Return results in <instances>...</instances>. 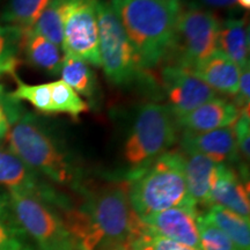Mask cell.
I'll list each match as a JSON object with an SVG mask.
<instances>
[{
	"label": "cell",
	"mask_w": 250,
	"mask_h": 250,
	"mask_svg": "<svg viewBox=\"0 0 250 250\" xmlns=\"http://www.w3.org/2000/svg\"><path fill=\"white\" fill-rule=\"evenodd\" d=\"M64 223L80 250L126 246L138 215L131 208L127 184H110L87 193L78 208L64 211Z\"/></svg>",
	"instance_id": "1"
},
{
	"label": "cell",
	"mask_w": 250,
	"mask_h": 250,
	"mask_svg": "<svg viewBox=\"0 0 250 250\" xmlns=\"http://www.w3.org/2000/svg\"><path fill=\"white\" fill-rule=\"evenodd\" d=\"M136 51L140 70L166 61L182 11L181 0H110Z\"/></svg>",
	"instance_id": "2"
},
{
	"label": "cell",
	"mask_w": 250,
	"mask_h": 250,
	"mask_svg": "<svg viewBox=\"0 0 250 250\" xmlns=\"http://www.w3.org/2000/svg\"><path fill=\"white\" fill-rule=\"evenodd\" d=\"M126 184L131 208L140 219L176 206L197 208L188 192L186 158L180 149H169L132 171Z\"/></svg>",
	"instance_id": "3"
},
{
	"label": "cell",
	"mask_w": 250,
	"mask_h": 250,
	"mask_svg": "<svg viewBox=\"0 0 250 250\" xmlns=\"http://www.w3.org/2000/svg\"><path fill=\"white\" fill-rule=\"evenodd\" d=\"M6 138L9 152L31 170L40 171L62 186L80 189L79 166L34 116L22 112L11 125Z\"/></svg>",
	"instance_id": "4"
},
{
	"label": "cell",
	"mask_w": 250,
	"mask_h": 250,
	"mask_svg": "<svg viewBox=\"0 0 250 250\" xmlns=\"http://www.w3.org/2000/svg\"><path fill=\"white\" fill-rule=\"evenodd\" d=\"M176 118L168 105L147 103L139 109L124 145V159L132 171L164 154L177 139Z\"/></svg>",
	"instance_id": "5"
},
{
	"label": "cell",
	"mask_w": 250,
	"mask_h": 250,
	"mask_svg": "<svg viewBox=\"0 0 250 250\" xmlns=\"http://www.w3.org/2000/svg\"><path fill=\"white\" fill-rule=\"evenodd\" d=\"M220 22L214 14L198 6L182 7L173 43L166 61L191 71L218 50Z\"/></svg>",
	"instance_id": "6"
},
{
	"label": "cell",
	"mask_w": 250,
	"mask_h": 250,
	"mask_svg": "<svg viewBox=\"0 0 250 250\" xmlns=\"http://www.w3.org/2000/svg\"><path fill=\"white\" fill-rule=\"evenodd\" d=\"M9 208L18 224L40 250H80L64 220L35 195L9 190Z\"/></svg>",
	"instance_id": "7"
},
{
	"label": "cell",
	"mask_w": 250,
	"mask_h": 250,
	"mask_svg": "<svg viewBox=\"0 0 250 250\" xmlns=\"http://www.w3.org/2000/svg\"><path fill=\"white\" fill-rule=\"evenodd\" d=\"M99 48L105 77L117 86L129 85L142 72L136 51L110 2L98 0Z\"/></svg>",
	"instance_id": "8"
},
{
	"label": "cell",
	"mask_w": 250,
	"mask_h": 250,
	"mask_svg": "<svg viewBox=\"0 0 250 250\" xmlns=\"http://www.w3.org/2000/svg\"><path fill=\"white\" fill-rule=\"evenodd\" d=\"M98 0H62V45L66 55L101 66L99 48Z\"/></svg>",
	"instance_id": "9"
},
{
	"label": "cell",
	"mask_w": 250,
	"mask_h": 250,
	"mask_svg": "<svg viewBox=\"0 0 250 250\" xmlns=\"http://www.w3.org/2000/svg\"><path fill=\"white\" fill-rule=\"evenodd\" d=\"M162 86L167 94L168 108L175 118L217 98V93L187 68L166 65L161 72Z\"/></svg>",
	"instance_id": "10"
},
{
	"label": "cell",
	"mask_w": 250,
	"mask_h": 250,
	"mask_svg": "<svg viewBox=\"0 0 250 250\" xmlns=\"http://www.w3.org/2000/svg\"><path fill=\"white\" fill-rule=\"evenodd\" d=\"M198 214V208L195 206H176L139 219L159 235L201 250L197 227Z\"/></svg>",
	"instance_id": "11"
},
{
	"label": "cell",
	"mask_w": 250,
	"mask_h": 250,
	"mask_svg": "<svg viewBox=\"0 0 250 250\" xmlns=\"http://www.w3.org/2000/svg\"><path fill=\"white\" fill-rule=\"evenodd\" d=\"M0 184L8 190L29 192L48 203L57 205L62 211L70 208V203L59 196L51 188L37 180L34 171L27 167L13 153L0 149Z\"/></svg>",
	"instance_id": "12"
},
{
	"label": "cell",
	"mask_w": 250,
	"mask_h": 250,
	"mask_svg": "<svg viewBox=\"0 0 250 250\" xmlns=\"http://www.w3.org/2000/svg\"><path fill=\"white\" fill-rule=\"evenodd\" d=\"M181 146L184 153H199L217 164L228 165L239 161L240 154L233 125L206 132H184Z\"/></svg>",
	"instance_id": "13"
},
{
	"label": "cell",
	"mask_w": 250,
	"mask_h": 250,
	"mask_svg": "<svg viewBox=\"0 0 250 250\" xmlns=\"http://www.w3.org/2000/svg\"><path fill=\"white\" fill-rule=\"evenodd\" d=\"M212 205H219L234 213L250 219L248 182L227 164H218L211 189Z\"/></svg>",
	"instance_id": "14"
},
{
	"label": "cell",
	"mask_w": 250,
	"mask_h": 250,
	"mask_svg": "<svg viewBox=\"0 0 250 250\" xmlns=\"http://www.w3.org/2000/svg\"><path fill=\"white\" fill-rule=\"evenodd\" d=\"M240 115L241 110L233 102L215 98L176 118V123L184 132H206L232 126Z\"/></svg>",
	"instance_id": "15"
},
{
	"label": "cell",
	"mask_w": 250,
	"mask_h": 250,
	"mask_svg": "<svg viewBox=\"0 0 250 250\" xmlns=\"http://www.w3.org/2000/svg\"><path fill=\"white\" fill-rule=\"evenodd\" d=\"M190 72L210 86L214 92L218 90L219 93L229 96H235L237 93L241 70L219 49Z\"/></svg>",
	"instance_id": "16"
},
{
	"label": "cell",
	"mask_w": 250,
	"mask_h": 250,
	"mask_svg": "<svg viewBox=\"0 0 250 250\" xmlns=\"http://www.w3.org/2000/svg\"><path fill=\"white\" fill-rule=\"evenodd\" d=\"M184 158H186V182L190 198L197 205V208L201 205L208 208L212 206V180L218 164L199 153H184Z\"/></svg>",
	"instance_id": "17"
},
{
	"label": "cell",
	"mask_w": 250,
	"mask_h": 250,
	"mask_svg": "<svg viewBox=\"0 0 250 250\" xmlns=\"http://www.w3.org/2000/svg\"><path fill=\"white\" fill-rule=\"evenodd\" d=\"M218 49L240 70L249 66V27L243 19H229L221 24Z\"/></svg>",
	"instance_id": "18"
},
{
	"label": "cell",
	"mask_w": 250,
	"mask_h": 250,
	"mask_svg": "<svg viewBox=\"0 0 250 250\" xmlns=\"http://www.w3.org/2000/svg\"><path fill=\"white\" fill-rule=\"evenodd\" d=\"M21 48L31 65L56 76L61 72L62 56L59 46L35 31L23 33Z\"/></svg>",
	"instance_id": "19"
},
{
	"label": "cell",
	"mask_w": 250,
	"mask_h": 250,
	"mask_svg": "<svg viewBox=\"0 0 250 250\" xmlns=\"http://www.w3.org/2000/svg\"><path fill=\"white\" fill-rule=\"evenodd\" d=\"M210 223L223 230L240 250H250V219L219 205H212L202 213Z\"/></svg>",
	"instance_id": "20"
},
{
	"label": "cell",
	"mask_w": 250,
	"mask_h": 250,
	"mask_svg": "<svg viewBox=\"0 0 250 250\" xmlns=\"http://www.w3.org/2000/svg\"><path fill=\"white\" fill-rule=\"evenodd\" d=\"M62 80L78 94L88 99L95 98L98 93V80L89 64L71 55H64L61 67Z\"/></svg>",
	"instance_id": "21"
},
{
	"label": "cell",
	"mask_w": 250,
	"mask_h": 250,
	"mask_svg": "<svg viewBox=\"0 0 250 250\" xmlns=\"http://www.w3.org/2000/svg\"><path fill=\"white\" fill-rule=\"evenodd\" d=\"M52 0H8L1 19L7 26L18 28L22 33L35 26L44 9Z\"/></svg>",
	"instance_id": "22"
},
{
	"label": "cell",
	"mask_w": 250,
	"mask_h": 250,
	"mask_svg": "<svg viewBox=\"0 0 250 250\" xmlns=\"http://www.w3.org/2000/svg\"><path fill=\"white\" fill-rule=\"evenodd\" d=\"M129 250H196L164 237L146 226L137 218L126 242Z\"/></svg>",
	"instance_id": "23"
},
{
	"label": "cell",
	"mask_w": 250,
	"mask_h": 250,
	"mask_svg": "<svg viewBox=\"0 0 250 250\" xmlns=\"http://www.w3.org/2000/svg\"><path fill=\"white\" fill-rule=\"evenodd\" d=\"M54 114H66L74 120L89 110V105L62 80L49 83Z\"/></svg>",
	"instance_id": "24"
},
{
	"label": "cell",
	"mask_w": 250,
	"mask_h": 250,
	"mask_svg": "<svg viewBox=\"0 0 250 250\" xmlns=\"http://www.w3.org/2000/svg\"><path fill=\"white\" fill-rule=\"evenodd\" d=\"M22 35L23 33L18 28L0 24V78L15 74Z\"/></svg>",
	"instance_id": "25"
},
{
	"label": "cell",
	"mask_w": 250,
	"mask_h": 250,
	"mask_svg": "<svg viewBox=\"0 0 250 250\" xmlns=\"http://www.w3.org/2000/svg\"><path fill=\"white\" fill-rule=\"evenodd\" d=\"M17 88L13 92L8 93L9 98L14 101H27L29 102L36 110L43 114H54L51 102V92L49 83H40V85H28L21 81L14 74Z\"/></svg>",
	"instance_id": "26"
},
{
	"label": "cell",
	"mask_w": 250,
	"mask_h": 250,
	"mask_svg": "<svg viewBox=\"0 0 250 250\" xmlns=\"http://www.w3.org/2000/svg\"><path fill=\"white\" fill-rule=\"evenodd\" d=\"M31 30L45 37L50 42L61 48L62 45V36H64L62 0H52Z\"/></svg>",
	"instance_id": "27"
},
{
	"label": "cell",
	"mask_w": 250,
	"mask_h": 250,
	"mask_svg": "<svg viewBox=\"0 0 250 250\" xmlns=\"http://www.w3.org/2000/svg\"><path fill=\"white\" fill-rule=\"evenodd\" d=\"M201 250H240L223 230L215 227L203 214L197 217Z\"/></svg>",
	"instance_id": "28"
},
{
	"label": "cell",
	"mask_w": 250,
	"mask_h": 250,
	"mask_svg": "<svg viewBox=\"0 0 250 250\" xmlns=\"http://www.w3.org/2000/svg\"><path fill=\"white\" fill-rule=\"evenodd\" d=\"M22 109L18 101L9 98L0 86V140L7 137L11 125L22 114Z\"/></svg>",
	"instance_id": "29"
},
{
	"label": "cell",
	"mask_w": 250,
	"mask_h": 250,
	"mask_svg": "<svg viewBox=\"0 0 250 250\" xmlns=\"http://www.w3.org/2000/svg\"><path fill=\"white\" fill-rule=\"evenodd\" d=\"M0 250H34L24 240L23 232L11 221L0 219Z\"/></svg>",
	"instance_id": "30"
},
{
	"label": "cell",
	"mask_w": 250,
	"mask_h": 250,
	"mask_svg": "<svg viewBox=\"0 0 250 250\" xmlns=\"http://www.w3.org/2000/svg\"><path fill=\"white\" fill-rule=\"evenodd\" d=\"M234 132L236 137L237 149L239 154L243 156V159L249 160L250 158V117L249 108L242 109L241 115L234 123Z\"/></svg>",
	"instance_id": "31"
},
{
	"label": "cell",
	"mask_w": 250,
	"mask_h": 250,
	"mask_svg": "<svg viewBox=\"0 0 250 250\" xmlns=\"http://www.w3.org/2000/svg\"><path fill=\"white\" fill-rule=\"evenodd\" d=\"M250 70L249 66L241 70L239 80V87H237V93L234 96L233 103L240 110L249 108V93H250Z\"/></svg>",
	"instance_id": "32"
},
{
	"label": "cell",
	"mask_w": 250,
	"mask_h": 250,
	"mask_svg": "<svg viewBox=\"0 0 250 250\" xmlns=\"http://www.w3.org/2000/svg\"><path fill=\"white\" fill-rule=\"evenodd\" d=\"M9 218V203L8 198L0 196V219L8 221Z\"/></svg>",
	"instance_id": "33"
},
{
	"label": "cell",
	"mask_w": 250,
	"mask_h": 250,
	"mask_svg": "<svg viewBox=\"0 0 250 250\" xmlns=\"http://www.w3.org/2000/svg\"><path fill=\"white\" fill-rule=\"evenodd\" d=\"M206 5L215 6V7H230L236 4L235 0H203Z\"/></svg>",
	"instance_id": "34"
},
{
	"label": "cell",
	"mask_w": 250,
	"mask_h": 250,
	"mask_svg": "<svg viewBox=\"0 0 250 250\" xmlns=\"http://www.w3.org/2000/svg\"><path fill=\"white\" fill-rule=\"evenodd\" d=\"M235 2L237 5L241 6L242 8H245V9L250 8V0H235Z\"/></svg>",
	"instance_id": "35"
},
{
	"label": "cell",
	"mask_w": 250,
	"mask_h": 250,
	"mask_svg": "<svg viewBox=\"0 0 250 250\" xmlns=\"http://www.w3.org/2000/svg\"><path fill=\"white\" fill-rule=\"evenodd\" d=\"M107 250H129L126 246H118V247H114V248L107 249Z\"/></svg>",
	"instance_id": "36"
}]
</instances>
